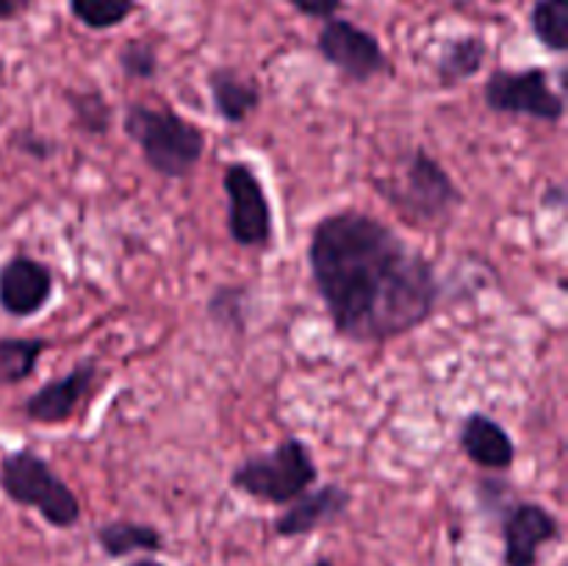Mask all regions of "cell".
Wrapping results in <instances>:
<instances>
[{
  "label": "cell",
  "mask_w": 568,
  "mask_h": 566,
  "mask_svg": "<svg viewBox=\"0 0 568 566\" xmlns=\"http://www.w3.org/2000/svg\"><path fill=\"white\" fill-rule=\"evenodd\" d=\"M532 33L552 53L568 50V0H536L530 14Z\"/></svg>",
  "instance_id": "d6986e66"
},
{
  "label": "cell",
  "mask_w": 568,
  "mask_h": 566,
  "mask_svg": "<svg viewBox=\"0 0 568 566\" xmlns=\"http://www.w3.org/2000/svg\"><path fill=\"white\" fill-rule=\"evenodd\" d=\"M11 144H14L17 153L28 155V159L33 161H50L55 153H59L53 139L44 137V133H37L33 128H20V131H14Z\"/></svg>",
  "instance_id": "cb8c5ba5"
},
{
  "label": "cell",
  "mask_w": 568,
  "mask_h": 566,
  "mask_svg": "<svg viewBox=\"0 0 568 566\" xmlns=\"http://www.w3.org/2000/svg\"><path fill=\"white\" fill-rule=\"evenodd\" d=\"M98 358H81L64 377H53L22 403V414L37 425H61L75 416L78 405L98 383Z\"/></svg>",
  "instance_id": "30bf717a"
},
{
  "label": "cell",
  "mask_w": 568,
  "mask_h": 566,
  "mask_svg": "<svg viewBox=\"0 0 568 566\" xmlns=\"http://www.w3.org/2000/svg\"><path fill=\"white\" fill-rule=\"evenodd\" d=\"M349 503H353V494L344 486H338V483H325L320 488H308V492L300 494L294 503H288L277 514L275 525H272L275 527V536L303 538L322 530V527L336 525V522H342L347 516Z\"/></svg>",
  "instance_id": "7c38bea8"
},
{
  "label": "cell",
  "mask_w": 568,
  "mask_h": 566,
  "mask_svg": "<svg viewBox=\"0 0 568 566\" xmlns=\"http://www.w3.org/2000/svg\"><path fill=\"white\" fill-rule=\"evenodd\" d=\"M566 186L564 183H552V186L544 189V198H541V205L547 211H566Z\"/></svg>",
  "instance_id": "484cf974"
},
{
  "label": "cell",
  "mask_w": 568,
  "mask_h": 566,
  "mask_svg": "<svg viewBox=\"0 0 568 566\" xmlns=\"http://www.w3.org/2000/svg\"><path fill=\"white\" fill-rule=\"evenodd\" d=\"M483 103L494 114L530 117L555 125L566 117V98L555 92L544 67L530 70H494L483 87Z\"/></svg>",
  "instance_id": "8992f818"
},
{
  "label": "cell",
  "mask_w": 568,
  "mask_h": 566,
  "mask_svg": "<svg viewBox=\"0 0 568 566\" xmlns=\"http://www.w3.org/2000/svg\"><path fill=\"white\" fill-rule=\"evenodd\" d=\"M53 297V272L48 264L26 253L6 259L0 266V309L14 320L39 314Z\"/></svg>",
  "instance_id": "8fae6325"
},
{
  "label": "cell",
  "mask_w": 568,
  "mask_h": 566,
  "mask_svg": "<svg viewBox=\"0 0 568 566\" xmlns=\"http://www.w3.org/2000/svg\"><path fill=\"white\" fill-rule=\"evenodd\" d=\"M558 566H568V564H566V560H564V564H558Z\"/></svg>",
  "instance_id": "4dcf8cb0"
},
{
  "label": "cell",
  "mask_w": 568,
  "mask_h": 566,
  "mask_svg": "<svg viewBox=\"0 0 568 566\" xmlns=\"http://www.w3.org/2000/svg\"><path fill=\"white\" fill-rule=\"evenodd\" d=\"M499 525H503L505 566H538L541 549L564 536L558 516L536 499H516L503 514Z\"/></svg>",
  "instance_id": "9c48e42d"
},
{
  "label": "cell",
  "mask_w": 568,
  "mask_h": 566,
  "mask_svg": "<svg viewBox=\"0 0 568 566\" xmlns=\"http://www.w3.org/2000/svg\"><path fill=\"white\" fill-rule=\"evenodd\" d=\"M136 0H70L72 17L92 31L116 28L131 17Z\"/></svg>",
  "instance_id": "44dd1931"
},
{
  "label": "cell",
  "mask_w": 568,
  "mask_h": 566,
  "mask_svg": "<svg viewBox=\"0 0 568 566\" xmlns=\"http://www.w3.org/2000/svg\"><path fill=\"white\" fill-rule=\"evenodd\" d=\"M494 3H497V0H494Z\"/></svg>",
  "instance_id": "1f68e13d"
},
{
  "label": "cell",
  "mask_w": 568,
  "mask_h": 566,
  "mask_svg": "<svg viewBox=\"0 0 568 566\" xmlns=\"http://www.w3.org/2000/svg\"><path fill=\"white\" fill-rule=\"evenodd\" d=\"M205 316L227 333H244L250 325V286L220 283L205 303Z\"/></svg>",
  "instance_id": "ac0fdd59"
},
{
  "label": "cell",
  "mask_w": 568,
  "mask_h": 566,
  "mask_svg": "<svg viewBox=\"0 0 568 566\" xmlns=\"http://www.w3.org/2000/svg\"><path fill=\"white\" fill-rule=\"evenodd\" d=\"M458 444L466 458L488 472H508L516 461V444L510 433L486 411H471L464 416Z\"/></svg>",
  "instance_id": "4fadbf2b"
},
{
  "label": "cell",
  "mask_w": 568,
  "mask_h": 566,
  "mask_svg": "<svg viewBox=\"0 0 568 566\" xmlns=\"http://www.w3.org/2000/svg\"><path fill=\"white\" fill-rule=\"evenodd\" d=\"M308 270L336 336L388 344L436 314V266L392 225L361 209L322 216L308 239Z\"/></svg>",
  "instance_id": "6da1fadb"
},
{
  "label": "cell",
  "mask_w": 568,
  "mask_h": 566,
  "mask_svg": "<svg viewBox=\"0 0 568 566\" xmlns=\"http://www.w3.org/2000/svg\"><path fill=\"white\" fill-rule=\"evenodd\" d=\"M122 131L142 150L144 164L159 172L161 178H172V181L192 175V170L205 153L203 128L172 109L128 103L125 117H122Z\"/></svg>",
  "instance_id": "7a4b0ae2"
},
{
  "label": "cell",
  "mask_w": 568,
  "mask_h": 566,
  "mask_svg": "<svg viewBox=\"0 0 568 566\" xmlns=\"http://www.w3.org/2000/svg\"><path fill=\"white\" fill-rule=\"evenodd\" d=\"M477 497H480V508L497 519H503L505 511L516 503L508 481H497V477H483L480 486H477Z\"/></svg>",
  "instance_id": "603a6c76"
},
{
  "label": "cell",
  "mask_w": 568,
  "mask_h": 566,
  "mask_svg": "<svg viewBox=\"0 0 568 566\" xmlns=\"http://www.w3.org/2000/svg\"><path fill=\"white\" fill-rule=\"evenodd\" d=\"M0 492L20 508L37 511L55 530H70L81 522L78 494L31 447L11 449L0 458Z\"/></svg>",
  "instance_id": "3957f363"
},
{
  "label": "cell",
  "mask_w": 568,
  "mask_h": 566,
  "mask_svg": "<svg viewBox=\"0 0 568 566\" xmlns=\"http://www.w3.org/2000/svg\"><path fill=\"white\" fill-rule=\"evenodd\" d=\"M300 14L314 17V20H333L338 14V9L344 6V0H288Z\"/></svg>",
  "instance_id": "d4e9b609"
},
{
  "label": "cell",
  "mask_w": 568,
  "mask_h": 566,
  "mask_svg": "<svg viewBox=\"0 0 568 566\" xmlns=\"http://www.w3.org/2000/svg\"><path fill=\"white\" fill-rule=\"evenodd\" d=\"M50 347L44 336H0V388L28 381Z\"/></svg>",
  "instance_id": "e0dca14e"
},
{
  "label": "cell",
  "mask_w": 568,
  "mask_h": 566,
  "mask_svg": "<svg viewBox=\"0 0 568 566\" xmlns=\"http://www.w3.org/2000/svg\"><path fill=\"white\" fill-rule=\"evenodd\" d=\"M308 566H336V564H333L331 558H325V555H322V558H314V560H311Z\"/></svg>",
  "instance_id": "f1b7e54d"
},
{
  "label": "cell",
  "mask_w": 568,
  "mask_h": 566,
  "mask_svg": "<svg viewBox=\"0 0 568 566\" xmlns=\"http://www.w3.org/2000/svg\"><path fill=\"white\" fill-rule=\"evenodd\" d=\"M125 566H166V564H161V560H155L153 555H144V558L131 560V564H125Z\"/></svg>",
  "instance_id": "83f0119b"
},
{
  "label": "cell",
  "mask_w": 568,
  "mask_h": 566,
  "mask_svg": "<svg viewBox=\"0 0 568 566\" xmlns=\"http://www.w3.org/2000/svg\"><path fill=\"white\" fill-rule=\"evenodd\" d=\"M0 75H3V61H0Z\"/></svg>",
  "instance_id": "f546056e"
},
{
  "label": "cell",
  "mask_w": 568,
  "mask_h": 566,
  "mask_svg": "<svg viewBox=\"0 0 568 566\" xmlns=\"http://www.w3.org/2000/svg\"><path fill=\"white\" fill-rule=\"evenodd\" d=\"M94 542L103 549L105 558H131V555H159L164 553L166 542L159 527L148 522L111 519L94 527Z\"/></svg>",
  "instance_id": "9a60e30c"
},
{
  "label": "cell",
  "mask_w": 568,
  "mask_h": 566,
  "mask_svg": "<svg viewBox=\"0 0 568 566\" xmlns=\"http://www.w3.org/2000/svg\"><path fill=\"white\" fill-rule=\"evenodd\" d=\"M33 6V0H0V22L17 20Z\"/></svg>",
  "instance_id": "4316f807"
},
{
  "label": "cell",
  "mask_w": 568,
  "mask_h": 566,
  "mask_svg": "<svg viewBox=\"0 0 568 566\" xmlns=\"http://www.w3.org/2000/svg\"><path fill=\"white\" fill-rule=\"evenodd\" d=\"M64 98L78 131L89 133V137L109 133L111 122H114V105L109 103L105 94H100L98 89H89V92H67Z\"/></svg>",
  "instance_id": "ffe728a7"
},
{
  "label": "cell",
  "mask_w": 568,
  "mask_h": 566,
  "mask_svg": "<svg viewBox=\"0 0 568 566\" xmlns=\"http://www.w3.org/2000/svg\"><path fill=\"white\" fill-rule=\"evenodd\" d=\"M320 477L311 447L300 438L288 436L281 444L258 455L244 458L231 472L227 483L233 492L247 494L258 503L288 505L308 492Z\"/></svg>",
  "instance_id": "5b68a950"
},
{
  "label": "cell",
  "mask_w": 568,
  "mask_h": 566,
  "mask_svg": "<svg viewBox=\"0 0 568 566\" xmlns=\"http://www.w3.org/2000/svg\"><path fill=\"white\" fill-rule=\"evenodd\" d=\"M216 117L227 125H244L261 105V87L233 67H216L205 78Z\"/></svg>",
  "instance_id": "5bb4252c"
},
{
  "label": "cell",
  "mask_w": 568,
  "mask_h": 566,
  "mask_svg": "<svg viewBox=\"0 0 568 566\" xmlns=\"http://www.w3.org/2000/svg\"><path fill=\"white\" fill-rule=\"evenodd\" d=\"M227 194V233L244 250H266L275 239L272 203L258 172L247 161H231L222 175Z\"/></svg>",
  "instance_id": "52a82bcc"
},
{
  "label": "cell",
  "mask_w": 568,
  "mask_h": 566,
  "mask_svg": "<svg viewBox=\"0 0 568 566\" xmlns=\"http://www.w3.org/2000/svg\"><path fill=\"white\" fill-rule=\"evenodd\" d=\"M120 70L131 81H153L159 75V53L148 39H131L120 48Z\"/></svg>",
  "instance_id": "7402d4cb"
},
{
  "label": "cell",
  "mask_w": 568,
  "mask_h": 566,
  "mask_svg": "<svg viewBox=\"0 0 568 566\" xmlns=\"http://www.w3.org/2000/svg\"><path fill=\"white\" fill-rule=\"evenodd\" d=\"M488 59V44L483 37H458L444 44L436 61V81L442 89H453L469 81L483 70Z\"/></svg>",
  "instance_id": "2e32d148"
},
{
  "label": "cell",
  "mask_w": 568,
  "mask_h": 566,
  "mask_svg": "<svg viewBox=\"0 0 568 566\" xmlns=\"http://www.w3.org/2000/svg\"><path fill=\"white\" fill-rule=\"evenodd\" d=\"M375 186L383 200L405 222H414V225H438V222L449 220L455 209L464 203V192L455 178L425 148L410 150L399 181H377Z\"/></svg>",
  "instance_id": "277c9868"
},
{
  "label": "cell",
  "mask_w": 568,
  "mask_h": 566,
  "mask_svg": "<svg viewBox=\"0 0 568 566\" xmlns=\"http://www.w3.org/2000/svg\"><path fill=\"white\" fill-rule=\"evenodd\" d=\"M316 50L333 70L353 83H369L372 78L392 72V61L375 33L349 20H325V28L316 37Z\"/></svg>",
  "instance_id": "ba28073f"
}]
</instances>
